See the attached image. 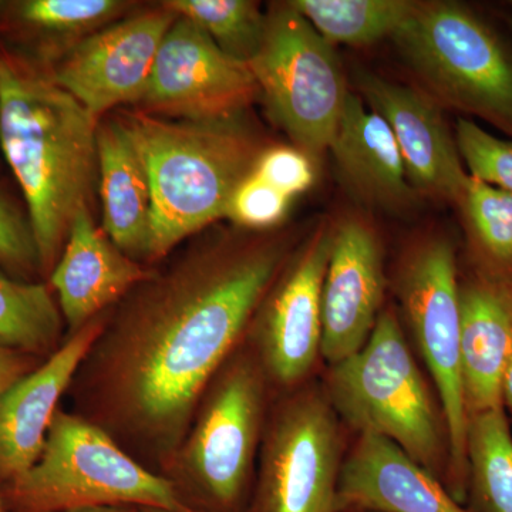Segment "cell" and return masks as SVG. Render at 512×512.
<instances>
[{"label": "cell", "instance_id": "1", "mask_svg": "<svg viewBox=\"0 0 512 512\" xmlns=\"http://www.w3.org/2000/svg\"><path fill=\"white\" fill-rule=\"evenodd\" d=\"M279 261L274 245L191 249L128 293L94 345L111 417L158 450L177 446Z\"/></svg>", "mask_w": 512, "mask_h": 512}, {"label": "cell", "instance_id": "2", "mask_svg": "<svg viewBox=\"0 0 512 512\" xmlns=\"http://www.w3.org/2000/svg\"><path fill=\"white\" fill-rule=\"evenodd\" d=\"M99 119L28 56L0 46V148L25 198L42 274H52L99 175Z\"/></svg>", "mask_w": 512, "mask_h": 512}, {"label": "cell", "instance_id": "3", "mask_svg": "<svg viewBox=\"0 0 512 512\" xmlns=\"http://www.w3.org/2000/svg\"><path fill=\"white\" fill-rule=\"evenodd\" d=\"M121 120L150 180L147 259L163 258L185 238L225 218L232 194L264 151L241 116L184 120L136 110Z\"/></svg>", "mask_w": 512, "mask_h": 512}, {"label": "cell", "instance_id": "4", "mask_svg": "<svg viewBox=\"0 0 512 512\" xmlns=\"http://www.w3.org/2000/svg\"><path fill=\"white\" fill-rule=\"evenodd\" d=\"M328 400L357 433L392 440L447 487L446 421L393 313H380L366 345L332 366Z\"/></svg>", "mask_w": 512, "mask_h": 512}, {"label": "cell", "instance_id": "5", "mask_svg": "<svg viewBox=\"0 0 512 512\" xmlns=\"http://www.w3.org/2000/svg\"><path fill=\"white\" fill-rule=\"evenodd\" d=\"M5 512L137 507L194 512L173 481L133 460L96 424L57 410L39 460L0 488Z\"/></svg>", "mask_w": 512, "mask_h": 512}, {"label": "cell", "instance_id": "6", "mask_svg": "<svg viewBox=\"0 0 512 512\" xmlns=\"http://www.w3.org/2000/svg\"><path fill=\"white\" fill-rule=\"evenodd\" d=\"M393 40L441 99L512 136V53L476 13L457 3L419 5Z\"/></svg>", "mask_w": 512, "mask_h": 512}, {"label": "cell", "instance_id": "7", "mask_svg": "<svg viewBox=\"0 0 512 512\" xmlns=\"http://www.w3.org/2000/svg\"><path fill=\"white\" fill-rule=\"evenodd\" d=\"M269 114L309 157L332 143L348 99L339 57L289 3L266 16L261 47L248 63Z\"/></svg>", "mask_w": 512, "mask_h": 512}, {"label": "cell", "instance_id": "8", "mask_svg": "<svg viewBox=\"0 0 512 512\" xmlns=\"http://www.w3.org/2000/svg\"><path fill=\"white\" fill-rule=\"evenodd\" d=\"M400 292L446 421L450 447L446 488L457 503L464 504L468 491V416L461 373L460 285L450 242L436 241L421 249L403 276Z\"/></svg>", "mask_w": 512, "mask_h": 512}, {"label": "cell", "instance_id": "9", "mask_svg": "<svg viewBox=\"0 0 512 512\" xmlns=\"http://www.w3.org/2000/svg\"><path fill=\"white\" fill-rule=\"evenodd\" d=\"M340 467L335 410L328 397L301 394L269 431L251 512H335Z\"/></svg>", "mask_w": 512, "mask_h": 512}, {"label": "cell", "instance_id": "10", "mask_svg": "<svg viewBox=\"0 0 512 512\" xmlns=\"http://www.w3.org/2000/svg\"><path fill=\"white\" fill-rule=\"evenodd\" d=\"M264 383L249 360H237L215 384L184 450L185 470L202 503L237 512L247 488L261 426Z\"/></svg>", "mask_w": 512, "mask_h": 512}, {"label": "cell", "instance_id": "11", "mask_svg": "<svg viewBox=\"0 0 512 512\" xmlns=\"http://www.w3.org/2000/svg\"><path fill=\"white\" fill-rule=\"evenodd\" d=\"M258 93L248 63L228 56L204 30L177 16L138 104L168 119H228L241 116Z\"/></svg>", "mask_w": 512, "mask_h": 512}, {"label": "cell", "instance_id": "12", "mask_svg": "<svg viewBox=\"0 0 512 512\" xmlns=\"http://www.w3.org/2000/svg\"><path fill=\"white\" fill-rule=\"evenodd\" d=\"M175 18L161 6L119 20L84 36L47 70L96 119L114 107L140 103Z\"/></svg>", "mask_w": 512, "mask_h": 512}, {"label": "cell", "instance_id": "13", "mask_svg": "<svg viewBox=\"0 0 512 512\" xmlns=\"http://www.w3.org/2000/svg\"><path fill=\"white\" fill-rule=\"evenodd\" d=\"M382 252L372 229L348 221L333 231L322 286L320 355L335 366L366 345L383 301Z\"/></svg>", "mask_w": 512, "mask_h": 512}, {"label": "cell", "instance_id": "14", "mask_svg": "<svg viewBox=\"0 0 512 512\" xmlns=\"http://www.w3.org/2000/svg\"><path fill=\"white\" fill-rule=\"evenodd\" d=\"M332 242L333 231L316 235L266 302L256 338L262 362L276 382H298L320 353L322 286Z\"/></svg>", "mask_w": 512, "mask_h": 512}, {"label": "cell", "instance_id": "15", "mask_svg": "<svg viewBox=\"0 0 512 512\" xmlns=\"http://www.w3.org/2000/svg\"><path fill=\"white\" fill-rule=\"evenodd\" d=\"M106 323L97 316L47 357L46 362L0 394V481L22 476L39 460L47 431L80 365Z\"/></svg>", "mask_w": 512, "mask_h": 512}, {"label": "cell", "instance_id": "16", "mask_svg": "<svg viewBox=\"0 0 512 512\" xmlns=\"http://www.w3.org/2000/svg\"><path fill=\"white\" fill-rule=\"evenodd\" d=\"M360 89L370 109L392 128L407 178L417 188L458 204L468 174L440 110L416 90L370 74L360 76Z\"/></svg>", "mask_w": 512, "mask_h": 512}, {"label": "cell", "instance_id": "17", "mask_svg": "<svg viewBox=\"0 0 512 512\" xmlns=\"http://www.w3.org/2000/svg\"><path fill=\"white\" fill-rule=\"evenodd\" d=\"M335 512H471L386 437L360 434L340 467Z\"/></svg>", "mask_w": 512, "mask_h": 512}, {"label": "cell", "instance_id": "18", "mask_svg": "<svg viewBox=\"0 0 512 512\" xmlns=\"http://www.w3.org/2000/svg\"><path fill=\"white\" fill-rule=\"evenodd\" d=\"M460 346L467 416L504 409L512 359V279L483 269L460 286Z\"/></svg>", "mask_w": 512, "mask_h": 512}, {"label": "cell", "instance_id": "19", "mask_svg": "<svg viewBox=\"0 0 512 512\" xmlns=\"http://www.w3.org/2000/svg\"><path fill=\"white\" fill-rule=\"evenodd\" d=\"M150 275L101 234L90 208L83 207L74 217L62 255L49 276L72 335Z\"/></svg>", "mask_w": 512, "mask_h": 512}, {"label": "cell", "instance_id": "20", "mask_svg": "<svg viewBox=\"0 0 512 512\" xmlns=\"http://www.w3.org/2000/svg\"><path fill=\"white\" fill-rule=\"evenodd\" d=\"M103 227L130 258H148L151 234L150 180L146 164L121 119L97 127Z\"/></svg>", "mask_w": 512, "mask_h": 512}, {"label": "cell", "instance_id": "21", "mask_svg": "<svg viewBox=\"0 0 512 512\" xmlns=\"http://www.w3.org/2000/svg\"><path fill=\"white\" fill-rule=\"evenodd\" d=\"M329 148L342 177L357 194L383 204H397L410 197L392 128L356 94H348Z\"/></svg>", "mask_w": 512, "mask_h": 512}, {"label": "cell", "instance_id": "22", "mask_svg": "<svg viewBox=\"0 0 512 512\" xmlns=\"http://www.w3.org/2000/svg\"><path fill=\"white\" fill-rule=\"evenodd\" d=\"M468 510L512 512V436L504 409L468 417Z\"/></svg>", "mask_w": 512, "mask_h": 512}, {"label": "cell", "instance_id": "23", "mask_svg": "<svg viewBox=\"0 0 512 512\" xmlns=\"http://www.w3.org/2000/svg\"><path fill=\"white\" fill-rule=\"evenodd\" d=\"M62 312L46 285L0 268V346L43 357L59 349Z\"/></svg>", "mask_w": 512, "mask_h": 512}, {"label": "cell", "instance_id": "24", "mask_svg": "<svg viewBox=\"0 0 512 512\" xmlns=\"http://www.w3.org/2000/svg\"><path fill=\"white\" fill-rule=\"evenodd\" d=\"M289 5L330 45L349 46L393 37L419 6L404 0H293Z\"/></svg>", "mask_w": 512, "mask_h": 512}, {"label": "cell", "instance_id": "25", "mask_svg": "<svg viewBox=\"0 0 512 512\" xmlns=\"http://www.w3.org/2000/svg\"><path fill=\"white\" fill-rule=\"evenodd\" d=\"M163 6L191 20L239 62H251L264 39L266 16L248 0H170Z\"/></svg>", "mask_w": 512, "mask_h": 512}, {"label": "cell", "instance_id": "26", "mask_svg": "<svg viewBox=\"0 0 512 512\" xmlns=\"http://www.w3.org/2000/svg\"><path fill=\"white\" fill-rule=\"evenodd\" d=\"M20 29L42 39L92 35L127 9L119 0H23L3 6Z\"/></svg>", "mask_w": 512, "mask_h": 512}, {"label": "cell", "instance_id": "27", "mask_svg": "<svg viewBox=\"0 0 512 512\" xmlns=\"http://www.w3.org/2000/svg\"><path fill=\"white\" fill-rule=\"evenodd\" d=\"M487 271H512V194L468 175L460 202Z\"/></svg>", "mask_w": 512, "mask_h": 512}, {"label": "cell", "instance_id": "28", "mask_svg": "<svg viewBox=\"0 0 512 512\" xmlns=\"http://www.w3.org/2000/svg\"><path fill=\"white\" fill-rule=\"evenodd\" d=\"M456 143L468 175L512 194V141L487 133L474 121L460 119Z\"/></svg>", "mask_w": 512, "mask_h": 512}, {"label": "cell", "instance_id": "29", "mask_svg": "<svg viewBox=\"0 0 512 512\" xmlns=\"http://www.w3.org/2000/svg\"><path fill=\"white\" fill-rule=\"evenodd\" d=\"M0 268L22 281L42 274L28 210L0 187Z\"/></svg>", "mask_w": 512, "mask_h": 512}, {"label": "cell", "instance_id": "30", "mask_svg": "<svg viewBox=\"0 0 512 512\" xmlns=\"http://www.w3.org/2000/svg\"><path fill=\"white\" fill-rule=\"evenodd\" d=\"M291 201L252 171L232 194L225 218L245 228L274 227L285 217Z\"/></svg>", "mask_w": 512, "mask_h": 512}, {"label": "cell", "instance_id": "31", "mask_svg": "<svg viewBox=\"0 0 512 512\" xmlns=\"http://www.w3.org/2000/svg\"><path fill=\"white\" fill-rule=\"evenodd\" d=\"M252 171L291 200L308 191L315 181L311 157L293 147L266 148Z\"/></svg>", "mask_w": 512, "mask_h": 512}, {"label": "cell", "instance_id": "32", "mask_svg": "<svg viewBox=\"0 0 512 512\" xmlns=\"http://www.w3.org/2000/svg\"><path fill=\"white\" fill-rule=\"evenodd\" d=\"M39 357L0 346V394L39 366Z\"/></svg>", "mask_w": 512, "mask_h": 512}, {"label": "cell", "instance_id": "33", "mask_svg": "<svg viewBox=\"0 0 512 512\" xmlns=\"http://www.w3.org/2000/svg\"><path fill=\"white\" fill-rule=\"evenodd\" d=\"M501 402L505 413H510L512 416V359L510 365L507 367L503 379V386H501Z\"/></svg>", "mask_w": 512, "mask_h": 512}, {"label": "cell", "instance_id": "34", "mask_svg": "<svg viewBox=\"0 0 512 512\" xmlns=\"http://www.w3.org/2000/svg\"><path fill=\"white\" fill-rule=\"evenodd\" d=\"M60 512H143L128 510L124 507H89V508H76V510L60 511Z\"/></svg>", "mask_w": 512, "mask_h": 512}, {"label": "cell", "instance_id": "35", "mask_svg": "<svg viewBox=\"0 0 512 512\" xmlns=\"http://www.w3.org/2000/svg\"><path fill=\"white\" fill-rule=\"evenodd\" d=\"M143 512H167V511H161V510H148V508H143V510H141Z\"/></svg>", "mask_w": 512, "mask_h": 512}, {"label": "cell", "instance_id": "36", "mask_svg": "<svg viewBox=\"0 0 512 512\" xmlns=\"http://www.w3.org/2000/svg\"><path fill=\"white\" fill-rule=\"evenodd\" d=\"M0 512H5V508H3V503H2V494H0Z\"/></svg>", "mask_w": 512, "mask_h": 512}, {"label": "cell", "instance_id": "37", "mask_svg": "<svg viewBox=\"0 0 512 512\" xmlns=\"http://www.w3.org/2000/svg\"><path fill=\"white\" fill-rule=\"evenodd\" d=\"M510 25H511V29H512V18H511V20H510Z\"/></svg>", "mask_w": 512, "mask_h": 512}]
</instances>
